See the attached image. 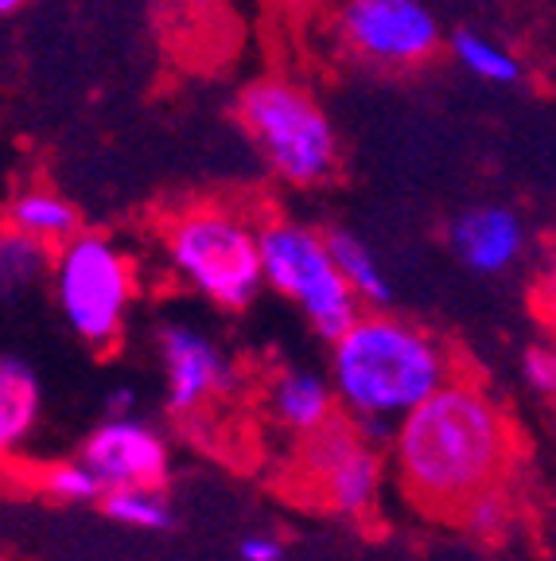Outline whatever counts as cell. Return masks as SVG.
<instances>
[{"label": "cell", "instance_id": "6da1fadb", "mask_svg": "<svg viewBox=\"0 0 556 561\" xmlns=\"http://www.w3.org/2000/svg\"><path fill=\"white\" fill-rule=\"evenodd\" d=\"M518 425L487 386L455 375L393 425V472L428 518L455 523L478 491L510 480Z\"/></svg>", "mask_w": 556, "mask_h": 561}, {"label": "cell", "instance_id": "7a4b0ae2", "mask_svg": "<svg viewBox=\"0 0 556 561\" xmlns=\"http://www.w3.org/2000/svg\"><path fill=\"white\" fill-rule=\"evenodd\" d=\"M460 375L452 347L385 308L358 312L331 340V390L366 437L382 440L413 405Z\"/></svg>", "mask_w": 556, "mask_h": 561}, {"label": "cell", "instance_id": "3957f363", "mask_svg": "<svg viewBox=\"0 0 556 561\" xmlns=\"http://www.w3.org/2000/svg\"><path fill=\"white\" fill-rule=\"evenodd\" d=\"M262 219L230 199H192L160 222V250L175 277L202 300L242 312L265 289L257 254Z\"/></svg>", "mask_w": 556, "mask_h": 561}, {"label": "cell", "instance_id": "277c9868", "mask_svg": "<svg viewBox=\"0 0 556 561\" xmlns=\"http://www.w3.org/2000/svg\"><path fill=\"white\" fill-rule=\"evenodd\" d=\"M238 125L288 187H320L339 172L343 140L315 90L288 75H262L238 94Z\"/></svg>", "mask_w": 556, "mask_h": 561}, {"label": "cell", "instance_id": "5b68a950", "mask_svg": "<svg viewBox=\"0 0 556 561\" xmlns=\"http://www.w3.org/2000/svg\"><path fill=\"white\" fill-rule=\"evenodd\" d=\"M51 289L67 328L86 347L114 351L125 340L140 280L137 257L102 230L82 227L51 250Z\"/></svg>", "mask_w": 556, "mask_h": 561}, {"label": "cell", "instance_id": "8992f818", "mask_svg": "<svg viewBox=\"0 0 556 561\" xmlns=\"http://www.w3.org/2000/svg\"><path fill=\"white\" fill-rule=\"evenodd\" d=\"M323 39L374 75H413L443 51V27L428 0H327Z\"/></svg>", "mask_w": 556, "mask_h": 561}, {"label": "cell", "instance_id": "52a82bcc", "mask_svg": "<svg viewBox=\"0 0 556 561\" xmlns=\"http://www.w3.org/2000/svg\"><path fill=\"white\" fill-rule=\"evenodd\" d=\"M257 254H262L265 289L292 300L327 343L362 312L343 273L335 270L327 238L312 222L265 219L257 230Z\"/></svg>", "mask_w": 556, "mask_h": 561}, {"label": "cell", "instance_id": "ba28073f", "mask_svg": "<svg viewBox=\"0 0 556 561\" xmlns=\"http://www.w3.org/2000/svg\"><path fill=\"white\" fill-rule=\"evenodd\" d=\"M292 476L312 507L343 518H366L382 500L385 460L347 413H331L320 430L300 437Z\"/></svg>", "mask_w": 556, "mask_h": 561}, {"label": "cell", "instance_id": "9c48e42d", "mask_svg": "<svg viewBox=\"0 0 556 561\" xmlns=\"http://www.w3.org/2000/svg\"><path fill=\"white\" fill-rule=\"evenodd\" d=\"M160 367L167 382V410L195 417L234 386V363L207 332L192 324H164L157 332Z\"/></svg>", "mask_w": 556, "mask_h": 561}, {"label": "cell", "instance_id": "30bf717a", "mask_svg": "<svg viewBox=\"0 0 556 561\" xmlns=\"http://www.w3.org/2000/svg\"><path fill=\"white\" fill-rule=\"evenodd\" d=\"M82 465L102 480V488H167L172 453L152 425L129 417H105L82 445Z\"/></svg>", "mask_w": 556, "mask_h": 561}, {"label": "cell", "instance_id": "8fae6325", "mask_svg": "<svg viewBox=\"0 0 556 561\" xmlns=\"http://www.w3.org/2000/svg\"><path fill=\"white\" fill-rule=\"evenodd\" d=\"M448 250L478 277H502L530 250V227L506 203H475L448 222Z\"/></svg>", "mask_w": 556, "mask_h": 561}, {"label": "cell", "instance_id": "7c38bea8", "mask_svg": "<svg viewBox=\"0 0 556 561\" xmlns=\"http://www.w3.org/2000/svg\"><path fill=\"white\" fill-rule=\"evenodd\" d=\"M335 410H339V402H335L331 378H323L320 370L288 367L269 382L273 421H277L280 430L296 433V437L320 430L323 421H327Z\"/></svg>", "mask_w": 556, "mask_h": 561}, {"label": "cell", "instance_id": "4fadbf2b", "mask_svg": "<svg viewBox=\"0 0 556 561\" xmlns=\"http://www.w3.org/2000/svg\"><path fill=\"white\" fill-rule=\"evenodd\" d=\"M4 227L20 230V234L35 238L44 245H62L67 238H74L82 230L79 207L67 199L62 192L47 184H27L16 187L4 203Z\"/></svg>", "mask_w": 556, "mask_h": 561}, {"label": "cell", "instance_id": "5bb4252c", "mask_svg": "<svg viewBox=\"0 0 556 561\" xmlns=\"http://www.w3.org/2000/svg\"><path fill=\"white\" fill-rule=\"evenodd\" d=\"M44 386L16 355H0V460H12L39 425Z\"/></svg>", "mask_w": 556, "mask_h": 561}, {"label": "cell", "instance_id": "9a60e30c", "mask_svg": "<svg viewBox=\"0 0 556 561\" xmlns=\"http://www.w3.org/2000/svg\"><path fill=\"white\" fill-rule=\"evenodd\" d=\"M323 238H327V250H331V257H335V270L343 273V280H347V289L355 293L358 305H370V308L390 305L393 289H390V273H385L382 257H378L358 234H350V230L331 227V230H323Z\"/></svg>", "mask_w": 556, "mask_h": 561}, {"label": "cell", "instance_id": "2e32d148", "mask_svg": "<svg viewBox=\"0 0 556 561\" xmlns=\"http://www.w3.org/2000/svg\"><path fill=\"white\" fill-rule=\"evenodd\" d=\"M448 51H452V59L467 70L471 79L487 82V87H522L530 79L522 55L498 44L495 35L478 32V27H460L448 39Z\"/></svg>", "mask_w": 556, "mask_h": 561}, {"label": "cell", "instance_id": "e0dca14e", "mask_svg": "<svg viewBox=\"0 0 556 561\" xmlns=\"http://www.w3.org/2000/svg\"><path fill=\"white\" fill-rule=\"evenodd\" d=\"M51 273V245L0 222V297H27Z\"/></svg>", "mask_w": 556, "mask_h": 561}, {"label": "cell", "instance_id": "ac0fdd59", "mask_svg": "<svg viewBox=\"0 0 556 561\" xmlns=\"http://www.w3.org/2000/svg\"><path fill=\"white\" fill-rule=\"evenodd\" d=\"M94 507L102 511L105 518L132 526V530H144V535H164L175 523L172 503H167V495L157 488H109V491H102V500H97Z\"/></svg>", "mask_w": 556, "mask_h": 561}, {"label": "cell", "instance_id": "d6986e66", "mask_svg": "<svg viewBox=\"0 0 556 561\" xmlns=\"http://www.w3.org/2000/svg\"><path fill=\"white\" fill-rule=\"evenodd\" d=\"M35 488L44 491L47 500L67 503V507H94L102 500V480L90 472L82 460H59V465H44L35 472Z\"/></svg>", "mask_w": 556, "mask_h": 561}, {"label": "cell", "instance_id": "ffe728a7", "mask_svg": "<svg viewBox=\"0 0 556 561\" xmlns=\"http://www.w3.org/2000/svg\"><path fill=\"white\" fill-rule=\"evenodd\" d=\"M513 500L510 491H506V483H495V488L478 491L475 500L467 503V507L455 515V523L467 530V535H475L478 542H506V535H510L513 526Z\"/></svg>", "mask_w": 556, "mask_h": 561}, {"label": "cell", "instance_id": "44dd1931", "mask_svg": "<svg viewBox=\"0 0 556 561\" xmlns=\"http://www.w3.org/2000/svg\"><path fill=\"white\" fill-rule=\"evenodd\" d=\"M522 378L533 394L553 398V390H556V351H553V343H530V347H525Z\"/></svg>", "mask_w": 556, "mask_h": 561}, {"label": "cell", "instance_id": "7402d4cb", "mask_svg": "<svg viewBox=\"0 0 556 561\" xmlns=\"http://www.w3.org/2000/svg\"><path fill=\"white\" fill-rule=\"evenodd\" d=\"M238 558L242 561H285V546L273 535H245L238 546Z\"/></svg>", "mask_w": 556, "mask_h": 561}, {"label": "cell", "instance_id": "603a6c76", "mask_svg": "<svg viewBox=\"0 0 556 561\" xmlns=\"http://www.w3.org/2000/svg\"><path fill=\"white\" fill-rule=\"evenodd\" d=\"M132 410H137V394H132L129 386H117V390L105 394V405H102L105 417H129Z\"/></svg>", "mask_w": 556, "mask_h": 561}, {"label": "cell", "instance_id": "cb8c5ba5", "mask_svg": "<svg viewBox=\"0 0 556 561\" xmlns=\"http://www.w3.org/2000/svg\"><path fill=\"white\" fill-rule=\"evenodd\" d=\"M160 9L179 12V16H202V12H215L222 0H157Z\"/></svg>", "mask_w": 556, "mask_h": 561}, {"label": "cell", "instance_id": "d4e9b609", "mask_svg": "<svg viewBox=\"0 0 556 561\" xmlns=\"http://www.w3.org/2000/svg\"><path fill=\"white\" fill-rule=\"evenodd\" d=\"M16 9H24V0H0V16H12Z\"/></svg>", "mask_w": 556, "mask_h": 561}, {"label": "cell", "instance_id": "484cf974", "mask_svg": "<svg viewBox=\"0 0 556 561\" xmlns=\"http://www.w3.org/2000/svg\"><path fill=\"white\" fill-rule=\"evenodd\" d=\"M285 4H288V0H285Z\"/></svg>", "mask_w": 556, "mask_h": 561}]
</instances>
